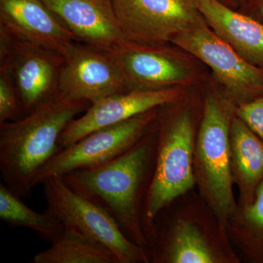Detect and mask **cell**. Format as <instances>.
Listing matches in <instances>:
<instances>
[{"instance_id":"6da1fadb","label":"cell","mask_w":263,"mask_h":263,"mask_svg":"<svg viewBox=\"0 0 263 263\" xmlns=\"http://www.w3.org/2000/svg\"><path fill=\"white\" fill-rule=\"evenodd\" d=\"M157 141V121L114 160L61 176L71 190L105 209L132 241L148 251L143 209L155 171Z\"/></svg>"},{"instance_id":"7a4b0ae2","label":"cell","mask_w":263,"mask_h":263,"mask_svg":"<svg viewBox=\"0 0 263 263\" xmlns=\"http://www.w3.org/2000/svg\"><path fill=\"white\" fill-rule=\"evenodd\" d=\"M91 103L56 95L18 120L0 124V176L22 199L32 195L37 173L60 152L66 127Z\"/></svg>"},{"instance_id":"3957f363","label":"cell","mask_w":263,"mask_h":263,"mask_svg":"<svg viewBox=\"0 0 263 263\" xmlns=\"http://www.w3.org/2000/svg\"><path fill=\"white\" fill-rule=\"evenodd\" d=\"M190 95L160 108L155 171L143 209L148 241L159 214L196 186L194 152L200 121Z\"/></svg>"},{"instance_id":"277c9868","label":"cell","mask_w":263,"mask_h":263,"mask_svg":"<svg viewBox=\"0 0 263 263\" xmlns=\"http://www.w3.org/2000/svg\"><path fill=\"white\" fill-rule=\"evenodd\" d=\"M197 129L194 174L200 196L215 216L223 233L238 210L230 168V127L234 102L214 82L204 90Z\"/></svg>"},{"instance_id":"5b68a950","label":"cell","mask_w":263,"mask_h":263,"mask_svg":"<svg viewBox=\"0 0 263 263\" xmlns=\"http://www.w3.org/2000/svg\"><path fill=\"white\" fill-rule=\"evenodd\" d=\"M190 210L167 217L160 213L149 235L151 262L237 263L228 235L212 212Z\"/></svg>"},{"instance_id":"8992f818","label":"cell","mask_w":263,"mask_h":263,"mask_svg":"<svg viewBox=\"0 0 263 263\" xmlns=\"http://www.w3.org/2000/svg\"><path fill=\"white\" fill-rule=\"evenodd\" d=\"M111 52L129 90H158L204 84L203 64L172 43L148 44L123 41Z\"/></svg>"},{"instance_id":"52a82bcc","label":"cell","mask_w":263,"mask_h":263,"mask_svg":"<svg viewBox=\"0 0 263 263\" xmlns=\"http://www.w3.org/2000/svg\"><path fill=\"white\" fill-rule=\"evenodd\" d=\"M46 212L64 226L71 227L103 243L119 263L151 262L149 251L128 238L105 209L66 185L61 177L43 183Z\"/></svg>"},{"instance_id":"ba28073f","label":"cell","mask_w":263,"mask_h":263,"mask_svg":"<svg viewBox=\"0 0 263 263\" xmlns=\"http://www.w3.org/2000/svg\"><path fill=\"white\" fill-rule=\"evenodd\" d=\"M172 43L191 53L212 71L235 105L263 97V70L249 63L209 27L202 18L180 33Z\"/></svg>"},{"instance_id":"9c48e42d","label":"cell","mask_w":263,"mask_h":263,"mask_svg":"<svg viewBox=\"0 0 263 263\" xmlns=\"http://www.w3.org/2000/svg\"><path fill=\"white\" fill-rule=\"evenodd\" d=\"M160 108L91 132L76 143L62 148L37 173L33 186L43 184L51 177H61L72 171L101 165L119 157L138 143L153 127Z\"/></svg>"},{"instance_id":"30bf717a","label":"cell","mask_w":263,"mask_h":263,"mask_svg":"<svg viewBox=\"0 0 263 263\" xmlns=\"http://www.w3.org/2000/svg\"><path fill=\"white\" fill-rule=\"evenodd\" d=\"M63 57L0 29V65L8 67L24 114L58 93Z\"/></svg>"},{"instance_id":"8fae6325","label":"cell","mask_w":263,"mask_h":263,"mask_svg":"<svg viewBox=\"0 0 263 263\" xmlns=\"http://www.w3.org/2000/svg\"><path fill=\"white\" fill-rule=\"evenodd\" d=\"M62 57L58 93L64 98L91 104L130 91L111 52L74 41Z\"/></svg>"},{"instance_id":"7c38bea8","label":"cell","mask_w":263,"mask_h":263,"mask_svg":"<svg viewBox=\"0 0 263 263\" xmlns=\"http://www.w3.org/2000/svg\"><path fill=\"white\" fill-rule=\"evenodd\" d=\"M124 37L134 42L162 44L203 18L197 0H113Z\"/></svg>"},{"instance_id":"4fadbf2b","label":"cell","mask_w":263,"mask_h":263,"mask_svg":"<svg viewBox=\"0 0 263 263\" xmlns=\"http://www.w3.org/2000/svg\"><path fill=\"white\" fill-rule=\"evenodd\" d=\"M193 88L175 86L158 90H130L110 95L91 103L89 108L66 127L59 141L63 148L91 132L127 121L148 110L176 103L187 96Z\"/></svg>"},{"instance_id":"5bb4252c","label":"cell","mask_w":263,"mask_h":263,"mask_svg":"<svg viewBox=\"0 0 263 263\" xmlns=\"http://www.w3.org/2000/svg\"><path fill=\"white\" fill-rule=\"evenodd\" d=\"M76 41L111 51L125 41L113 0H43Z\"/></svg>"},{"instance_id":"9a60e30c","label":"cell","mask_w":263,"mask_h":263,"mask_svg":"<svg viewBox=\"0 0 263 263\" xmlns=\"http://www.w3.org/2000/svg\"><path fill=\"white\" fill-rule=\"evenodd\" d=\"M0 29L62 56L76 41L43 0H0Z\"/></svg>"},{"instance_id":"2e32d148","label":"cell","mask_w":263,"mask_h":263,"mask_svg":"<svg viewBox=\"0 0 263 263\" xmlns=\"http://www.w3.org/2000/svg\"><path fill=\"white\" fill-rule=\"evenodd\" d=\"M208 25L240 56L263 70V23L219 0H197Z\"/></svg>"},{"instance_id":"e0dca14e","label":"cell","mask_w":263,"mask_h":263,"mask_svg":"<svg viewBox=\"0 0 263 263\" xmlns=\"http://www.w3.org/2000/svg\"><path fill=\"white\" fill-rule=\"evenodd\" d=\"M230 168L238 190V208L253 202L263 181V140L235 116L230 133Z\"/></svg>"},{"instance_id":"ac0fdd59","label":"cell","mask_w":263,"mask_h":263,"mask_svg":"<svg viewBox=\"0 0 263 263\" xmlns=\"http://www.w3.org/2000/svg\"><path fill=\"white\" fill-rule=\"evenodd\" d=\"M64 227L51 247L36 254L32 263H119L103 243L75 228Z\"/></svg>"},{"instance_id":"d6986e66","label":"cell","mask_w":263,"mask_h":263,"mask_svg":"<svg viewBox=\"0 0 263 263\" xmlns=\"http://www.w3.org/2000/svg\"><path fill=\"white\" fill-rule=\"evenodd\" d=\"M230 243L249 262L263 263V181L253 202L240 208L227 226Z\"/></svg>"},{"instance_id":"ffe728a7","label":"cell","mask_w":263,"mask_h":263,"mask_svg":"<svg viewBox=\"0 0 263 263\" xmlns=\"http://www.w3.org/2000/svg\"><path fill=\"white\" fill-rule=\"evenodd\" d=\"M0 219L11 228L32 230L51 243L62 231L63 224L51 214L38 213L26 205L4 183H0Z\"/></svg>"},{"instance_id":"44dd1931","label":"cell","mask_w":263,"mask_h":263,"mask_svg":"<svg viewBox=\"0 0 263 263\" xmlns=\"http://www.w3.org/2000/svg\"><path fill=\"white\" fill-rule=\"evenodd\" d=\"M24 116L11 74L6 66L0 65V124Z\"/></svg>"},{"instance_id":"7402d4cb","label":"cell","mask_w":263,"mask_h":263,"mask_svg":"<svg viewBox=\"0 0 263 263\" xmlns=\"http://www.w3.org/2000/svg\"><path fill=\"white\" fill-rule=\"evenodd\" d=\"M235 115L263 140V97L236 105Z\"/></svg>"},{"instance_id":"603a6c76","label":"cell","mask_w":263,"mask_h":263,"mask_svg":"<svg viewBox=\"0 0 263 263\" xmlns=\"http://www.w3.org/2000/svg\"><path fill=\"white\" fill-rule=\"evenodd\" d=\"M238 10L263 23V0H245Z\"/></svg>"},{"instance_id":"cb8c5ba5","label":"cell","mask_w":263,"mask_h":263,"mask_svg":"<svg viewBox=\"0 0 263 263\" xmlns=\"http://www.w3.org/2000/svg\"><path fill=\"white\" fill-rule=\"evenodd\" d=\"M221 3L228 5V7L233 8V9L238 10L240 8L239 2L238 0H219Z\"/></svg>"},{"instance_id":"d4e9b609","label":"cell","mask_w":263,"mask_h":263,"mask_svg":"<svg viewBox=\"0 0 263 263\" xmlns=\"http://www.w3.org/2000/svg\"><path fill=\"white\" fill-rule=\"evenodd\" d=\"M245 0H238V2H239L240 7L243 5V3H245Z\"/></svg>"}]
</instances>
